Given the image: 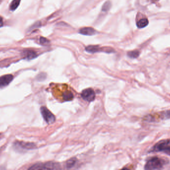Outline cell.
Instances as JSON below:
<instances>
[{
    "label": "cell",
    "instance_id": "9c48e42d",
    "mask_svg": "<svg viewBox=\"0 0 170 170\" xmlns=\"http://www.w3.org/2000/svg\"><path fill=\"white\" fill-rule=\"evenodd\" d=\"M23 57L25 59L32 60L37 57L36 52L32 50H26L23 53Z\"/></svg>",
    "mask_w": 170,
    "mask_h": 170
},
{
    "label": "cell",
    "instance_id": "7a4b0ae2",
    "mask_svg": "<svg viewBox=\"0 0 170 170\" xmlns=\"http://www.w3.org/2000/svg\"><path fill=\"white\" fill-rule=\"evenodd\" d=\"M60 169L58 164L53 162H48L46 163L36 164L32 166L30 169L31 170H45V169Z\"/></svg>",
    "mask_w": 170,
    "mask_h": 170
},
{
    "label": "cell",
    "instance_id": "8fae6325",
    "mask_svg": "<svg viewBox=\"0 0 170 170\" xmlns=\"http://www.w3.org/2000/svg\"><path fill=\"white\" fill-rule=\"evenodd\" d=\"M148 24V20L147 18H142L137 22V26L138 28H142L146 27Z\"/></svg>",
    "mask_w": 170,
    "mask_h": 170
},
{
    "label": "cell",
    "instance_id": "30bf717a",
    "mask_svg": "<svg viewBox=\"0 0 170 170\" xmlns=\"http://www.w3.org/2000/svg\"><path fill=\"white\" fill-rule=\"evenodd\" d=\"M104 48H100L98 46H89L86 47V50L89 53H95L99 51H103Z\"/></svg>",
    "mask_w": 170,
    "mask_h": 170
},
{
    "label": "cell",
    "instance_id": "277c9868",
    "mask_svg": "<svg viewBox=\"0 0 170 170\" xmlns=\"http://www.w3.org/2000/svg\"><path fill=\"white\" fill-rule=\"evenodd\" d=\"M40 112L44 120L47 123L52 124L55 122V116L46 107L44 106L40 108Z\"/></svg>",
    "mask_w": 170,
    "mask_h": 170
},
{
    "label": "cell",
    "instance_id": "d6986e66",
    "mask_svg": "<svg viewBox=\"0 0 170 170\" xmlns=\"http://www.w3.org/2000/svg\"><path fill=\"white\" fill-rule=\"evenodd\" d=\"M3 26V18L0 16V28Z\"/></svg>",
    "mask_w": 170,
    "mask_h": 170
},
{
    "label": "cell",
    "instance_id": "3957f363",
    "mask_svg": "<svg viewBox=\"0 0 170 170\" xmlns=\"http://www.w3.org/2000/svg\"><path fill=\"white\" fill-rule=\"evenodd\" d=\"M170 146V139H166L158 142L150 150L151 152L164 151L167 147Z\"/></svg>",
    "mask_w": 170,
    "mask_h": 170
},
{
    "label": "cell",
    "instance_id": "ba28073f",
    "mask_svg": "<svg viewBox=\"0 0 170 170\" xmlns=\"http://www.w3.org/2000/svg\"><path fill=\"white\" fill-rule=\"evenodd\" d=\"M79 33L83 35H93L97 34V31L94 28L91 27H85L81 28Z\"/></svg>",
    "mask_w": 170,
    "mask_h": 170
},
{
    "label": "cell",
    "instance_id": "7c38bea8",
    "mask_svg": "<svg viewBox=\"0 0 170 170\" xmlns=\"http://www.w3.org/2000/svg\"><path fill=\"white\" fill-rule=\"evenodd\" d=\"M140 52L137 50H133V51H129L127 53V55L129 57L132 58H135L138 57L139 56Z\"/></svg>",
    "mask_w": 170,
    "mask_h": 170
},
{
    "label": "cell",
    "instance_id": "52a82bcc",
    "mask_svg": "<svg viewBox=\"0 0 170 170\" xmlns=\"http://www.w3.org/2000/svg\"><path fill=\"white\" fill-rule=\"evenodd\" d=\"M13 76L12 74H6L0 77V88L7 87L13 80Z\"/></svg>",
    "mask_w": 170,
    "mask_h": 170
},
{
    "label": "cell",
    "instance_id": "e0dca14e",
    "mask_svg": "<svg viewBox=\"0 0 170 170\" xmlns=\"http://www.w3.org/2000/svg\"><path fill=\"white\" fill-rule=\"evenodd\" d=\"M49 41L46 38L41 37L40 39V42L42 45H47L49 43Z\"/></svg>",
    "mask_w": 170,
    "mask_h": 170
},
{
    "label": "cell",
    "instance_id": "ac0fdd59",
    "mask_svg": "<svg viewBox=\"0 0 170 170\" xmlns=\"http://www.w3.org/2000/svg\"><path fill=\"white\" fill-rule=\"evenodd\" d=\"M163 152L166 154H167L168 155L170 156V146L167 147Z\"/></svg>",
    "mask_w": 170,
    "mask_h": 170
},
{
    "label": "cell",
    "instance_id": "4fadbf2b",
    "mask_svg": "<svg viewBox=\"0 0 170 170\" xmlns=\"http://www.w3.org/2000/svg\"><path fill=\"white\" fill-rule=\"evenodd\" d=\"M20 0H13L10 5V9L12 11H15L20 4Z\"/></svg>",
    "mask_w": 170,
    "mask_h": 170
},
{
    "label": "cell",
    "instance_id": "5bb4252c",
    "mask_svg": "<svg viewBox=\"0 0 170 170\" xmlns=\"http://www.w3.org/2000/svg\"><path fill=\"white\" fill-rule=\"evenodd\" d=\"M63 98L65 101H69L73 98V95L70 91H66L63 94Z\"/></svg>",
    "mask_w": 170,
    "mask_h": 170
},
{
    "label": "cell",
    "instance_id": "6da1fadb",
    "mask_svg": "<svg viewBox=\"0 0 170 170\" xmlns=\"http://www.w3.org/2000/svg\"><path fill=\"white\" fill-rule=\"evenodd\" d=\"M164 160L158 157H154L150 159L145 166V170H160L163 168L166 164Z\"/></svg>",
    "mask_w": 170,
    "mask_h": 170
},
{
    "label": "cell",
    "instance_id": "2e32d148",
    "mask_svg": "<svg viewBox=\"0 0 170 170\" xmlns=\"http://www.w3.org/2000/svg\"><path fill=\"white\" fill-rule=\"evenodd\" d=\"M111 7V3L109 1L106 2L102 7V11L103 12H107L110 9Z\"/></svg>",
    "mask_w": 170,
    "mask_h": 170
},
{
    "label": "cell",
    "instance_id": "5b68a950",
    "mask_svg": "<svg viewBox=\"0 0 170 170\" xmlns=\"http://www.w3.org/2000/svg\"><path fill=\"white\" fill-rule=\"evenodd\" d=\"M15 149L19 151L23 150H30L32 149L35 147V145L34 143H26L24 142H16L14 144Z\"/></svg>",
    "mask_w": 170,
    "mask_h": 170
},
{
    "label": "cell",
    "instance_id": "8992f818",
    "mask_svg": "<svg viewBox=\"0 0 170 170\" xmlns=\"http://www.w3.org/2000/svg\"><path fill=\"white\" fill-rule=\"evenodd\" d=\"M81 96L83 99L88 102H91L93 101L95 98V93L94 90L92 88H87L82 91Z\"/></svg>",
    "mask_w": 170,
    "mask_h": 170
},
{
    "label": "cell",
    "instance_id": "9a60e30c",
    "mask_svg": "<svg viewBox=\"0 0 170 170\" xmlns=\"http://www.w3.org/2000/svg\"><path fill=\"white\" fill-rule=\"evenodd\" d=\"M76 162L77 159L76 158H72V159L67 161V163H66V167H67V168L70 169V168H72L73 167H74Z\"/></svg>",
    "mask_w": 170,
    "mask_h": 170
}]
</instances>
